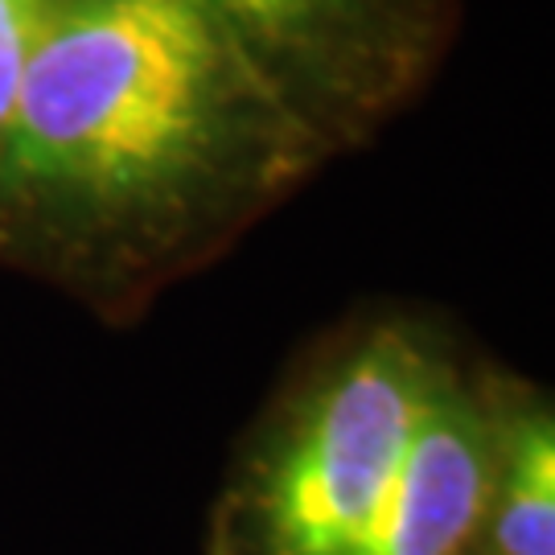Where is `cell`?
<instances>
[{"mask_svg": "<svg viewBox=\"0 0 555 555\" xmlns=\"http://www.w3.org/2000/svg\"><path fill=\"white\" fill-rule=\"evenodd\" d=\"M222 34L198 0H54L0 144L4 173L91 202L194 173L231 100Z\"/></svg>", "mask_w": 555, "mask_h": 555, "instance_id": "1", "label": "cell"}, {"mask_svg": "<svg viewBox=\"0 0 555 555\" xmlns=\"http://www.w3.org/2000/svg\"><path fill=\"white\" fill-rule=\"evenodd\" d=\"M433 387L412 341H366L259 465L243 506V555L354 552Z\"/></svg>", "mask_w": 555, "mask_h": 555, "instance_id": "2", "label": "cell"}, {"mask_svg": "<svg viewBox=\"0 0 555 555\" xmlns=\"http://www.w3.org/2000/svg\"><path fill=\"white\" fill-rule=\"evenodd\" d=\"M490 552L555 555V428L547 412H531L494 453L490 477Z\"/></svg>", "mask_w": 555, "mask_h": 555, "instance_id": "4", "label": "cell"}, {"mask_svg": "<svg viewBox=\"0 0 555 555\" xmlns=\"http://www.w3.org/2000/svg\"><path fill=\"white\" fill-rule=\"evenodd\" d=\"M50 9L54 0H0V144H4L25 66H29V54L38 46Z\"/></svg>", "mask_w": 555, "mask_h": 555, "instance_id": "6", "label": "cell"}, {"mask_svg": "<svg viewBox=\"0 0 555 555\" xmlns=\"http://www.w3.org/2000/svg\"><path fill=\"white\" fill-rule=\"evenodd\" d=\"M227 34L251 38L268 50H288L321 34L346 0H198Z\"/></svg>", "mask_w": 555, "mask_h": 555, "instance_id": "5", "label": "cell"}, {"mask_svg": "<svg viewBox=\"0 0 555 555\" xmlns=\"http://www.w3.org/2000/svg\"><path fill=\"white\" fill-rule=\"evenodd\" d=\"M494 440L465 399L428 391L391 486L350 555H461L486 518Z\"/></svg>", "mask_w": 555, "mask_h": 555, "instance_id": "3", "label": "cell"}]
</instances>
